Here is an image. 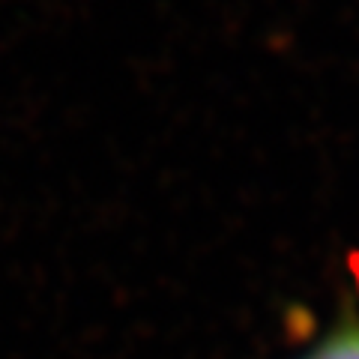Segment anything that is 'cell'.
I'll return each instance as SVG.
<instances>
[{"label":"cell","mask_w":359,"mask_h":359,"mask_svg":"<svg viewBox=\"0 0 359 359\" xmlns=\"http://www.w3.org/2000/svg\"><path fill=\"white\" fill-rule=\"evenodd\" d=\"M306 359H359V323H347L327 335Z\"/></svg>","instance_id":"obj_1"}]
</instances>
